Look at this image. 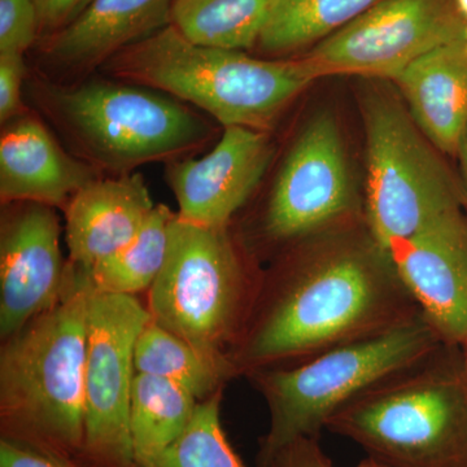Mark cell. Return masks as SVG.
Listing matches in <instances>:
<instances>
[{
  "mask_svg": "<svg viewBox=\"0 0 467 467\" xmlns=\"http://www.w3.org/2000/svg\"><path fill=\"white\" fill-rule=\"evenodd\" d=\"M175 217L167 205H156L133 241L88 270L95 291L133 296L149 291L167 260Z\"/></svg>",
  "mask_w": 467,
  "mask_h": 467,
  "instance_id": "obj_23",
  "label": "cell"
},
{
  "mask_svg": "<svg viewBox=\"0 0 467 467\" xmlns=\"http://www.w3.org/2000/svg\"><path fill=\"white\" fill-rule=\"evenodd\" d=\"M150 321L133 295L95 291L86 335L85 467H137L130 434V399L138 337Z\"/></svg>",
  "mask_w": 467,
  "mask_h": 467,
  "instance_id": "obj_10",
  "label": "cell"
},
{
  "mask_svg": "<svg viewBox=\"0 0 467 467\" xmlns=\"http://www.w3.org/2000/svg\"><path fill=\"white\" fill-rule=\"evenodd\" d=\"M95 287L69 261L57 306L0 349L2 435L39 442L78 459L85 441L86 335Z\"/></svg>",
  "mask_w": 467,
  "mask_h": 467,
  "instance_id": "obj_3",
  "label": "cell"
},
{
  "mask_svg": "<svg viewBox=\"0 0 467 467\" xmlns=\"http://www.w3.org/2000/svg\"><path fill=\"white\" fill-rule=\"evenodd\" d=\"M461 356H462L463 368H465L466 376H467V337L462 340V343L460 344Z\"/></svg>",
  "mask_w": 467,
  "mask_h": 467,
  "instance_id": "obj_31",
  "label": "cell"
},
{
  "mask_svg": "<svg viewBox=\"0 0 467 467\" xmlns=\"http://www.w3.org/2000/svg\"><path fill=\"white\" fill-rule=\"evenodd\" d=\"M273 156L270 131L226 126L208 155L168 162L165 181L178 202V217L205 227L232 226L263 182Z\"/></svg>",
  "mask_w": 467,
  "mask_h": 467,
  "instance_id": "obj_13",
  "label": "cell"
},
{
  "mask_svg": "<svg viewBox=\"0 0 467 467\" xmlns=\"http://www.w3.org/2000/svg\"><path fill=\"white\" fill-rule=\"evenodd\" d=\"M174 0H91L60 32L36 45V69L57 81L94 75L129 46L171 26Z\"/></svg>",
  "mask_w": 467,
  "mask_h": 467,
  "instance_id": "obj_15",
  "label": "cell"
},
{
  "mask_svg": "<svg viewBox=\"0 0 467 467\" xmlns=\"http://www.w3.org/2000/svg\"><path fill=\"white\" fill-rule=\"evenodd\" d=\"M26 100L72 155L106 177L193 158L218 134L212 117L167 92L98 72L64 82L34 67Z\"/></svg>",
  "mask_w": 467,
  "mask_h": 467,
  "instance_id": "obj_2",
  "label": "cell"
},
{
  "mask_svg": "<svg viewBox=\"0 0 467 467\" xmlns=\"http://www.w3.org/2000/svg\"><path fill=\"white\" fill-rule=\"evenodd\" d=\"M456 159L459 160L460 169L459 173L461 182L463 187V209L467 216V129L462 140H461L459 152H457Z\"/></svg>",
  "mask_w": 467,
  "mask_h": 467,
  "instance_id": "obj_30",
  "label": "cell"
},
{
  "mask_svg": "<svg viewBox=\"0 0 467 467\" xmlns=\"http://www.w3.org/2000/svg\"><path fill=\"white\" fill-rule=\"evenodd\" d=\"M223 389L199 401L182 435L146 467H247L221 423Z\"/></svg>",
  "mask_w": 467,
  "mask_h": 467,
  "instance_id": "obj_24",
  "label": "cell"
},
{
  "mask_svg": "<svg viewBox=\"0 0 467 467\" xmlns=\"http://www.w3.org/2000/svg\"><path fill=\"white\" fill-rule=\"evenodd\" d=\"M379 2L382 0H270L256 47L278 57L315 47Z\"/></svg>",
  "mask_w": 467,
  "mask_h": 467,
  "instance_id": "obj_20",
  "label": "cell"
},
{
  "mask_svg": "<svg viewBox=\"0 0 467 467\" xmlns=\"http://www.w3.org/2000/svg\"><path fill=\"white\" fill-rule=\"evenodd\" d=\"M263 467H335L318 439L303 438L276 451Z\"/></svg>",
  "mask_w": 467,
  "mask_h": 467,
  "instance_id": "obj_28",
  "label": "cell"
},
{
  "mask_svg": "<svg viewBox=\"0 0 467 467\" xmlns=\"http://www.w3.org/2000/svg\"><path fill=\"white\" fill-rule=\"evenodd\" d=\"M418 128L456 158L467 129V50L448 43L414 61L395 81Z\"/></svg>",
  "mask_w": 467,
  "mask_h": 467,
  "instance_id": "obj_18",
  "label": "cell"
},
{
  "mask_svg": "<svg viewBox=\"0 0 467 467\" xmlns=\"http://www.w3.org/2000/svg\"><path fill=\"white\" fill-rule=\"evenodd\" d=\"M420 313L389 254L358 221L278 254L229 358L236 376H248L386 333Z\"/></svg>",
  "mask_w": 467,
  "mask_h": 467,
  "instance_id": "obj_1",
  "label": "cell"
},
{
  "mask_svg": "<svg viewBox=\"0 0 467 467\" xmlns=\"http://www.w3.org/2000/svg\"><path fill=\"white\" fill-rule=\"evenodd\" d=\"M457 8L467 20V0H456Z\"/></svg>",
  "mask_w": 467,
  "mask_h": 467,
  "instance_id": "obj_33",
  "label": "cell"
},
{
  "mask_svg": "<svg viewBox=\"0 0 467 467\" xmlns=\"http://www.w3.org/2000/svg\"><path fill=\"white\" fill-rule=\"evenodd\" d=\"M199 400L180 384L135 374L130 399V434L135 466L150 465L181 435Z\"/></svg>",
  "mask_w": 467,
  "mask_h": 467,
  "instance_id": "obj_19",
  "label": "cell"
},
{
  "mask_svg": "<svg viewBox=\"0 0 467 467\" xmlns=\"http://www.w3.org/2000/svg\"><path fill=\"white\" fill-rule=\"evenodd\" d=\"M356 467H386L383 465H380V463L376 462V461L368 459L362 460L361 462L358 463Z\"/></svg>",
  "mask_w": 467,
  "mask_h": 467,
  "instance_id": "obj_32",
  "label": "cell"
},
{
  "mask_svg": "<svg viewBox=\"0 0 467 467\" xmlns=\"http://www.w3.org/2000/svg\"><path fill=\"white\" fill-rule=\"evenodd\" d=\"M90 2L91 0H34L41 23V38L60 32L69 26Z\"/></svg>",
  "mask_w": 467,
  "mask_h": 467,
  "instance_id": "obj_29",
  "label": "cell"
},
{
  "mask_svg": "<svg viewBox=\"0 0 467 467\" xmlns=\"http://www.w3.org/2000/svg\"><path fill=\"white\" fill-rule=\"evenodd\" d=\"M467 20L456 0H382L301 55L318 78L391 79L448 43L463 41Z\"/></svg>",
  "mask_w": 467,
  "mask_h": 467,
  "instance_id": "obj_11",
  "label": "cell"
},
{
  "mask_svg": "<svg viewBox=\"0 0 467 467\" xmlns=\"http://www.w3.org/2000/svg\"><path fill=\"white\" fill-rule=\"evenodd\" d=\"M155 207L142 174L88 183L64 208L70 263L90 270L116 254L133 241Z\"/></svg>",
  "mask_w": 467,
  "mask_h": 467,
  "instance_id": "obj_17",
  "label": "cell"
},
{
  "mask_svg": "<svg viewBox=\"0 0 467 467\" xmlns=\"http://www.w3.org/2000/svg\"><path fill=\"white\" fill-rule=\"evenodd\" d=\"M57 209L39 202L2 204L0 339L16 335L57 306L66 292L69 260L61 251Z\"/></svg>",
  "mask_w": 467,
  "mask_h": 467,
  "instance_id": "obj_12",
  "label": "cell"
},
{
  "mask_svg": "<svg viewBox=\"0 0 467 467\" xmlns=\"http://www.w3.org/2000/svg\"><path fill=\"white\" fill-rule=\"evenodd\" d=\"M195 107L218 124L270 131L292 101L317 81L303 57L259 58L193 45L168 26L129 46L98 70Z\"/></svg>",
  "mask_w": 467,
  "mask_h": 467,
  "instance_id": "obj_4",
  "label": "cell"
},
{
  "mask_svg": "<svg viewBox=\"0 0 467 467\" xmlns=\"http://www.w3.org/2000/svg\"><path fill=\"white\" fill-rule=\"evenodd\" d=\"M326 430L386 467H467V376L460 347L441 344L362 393Z\"/></svg>",
  "mask_w": 467,
  "mask_h": 467,
  "instance_id": "obj_5",
  "label": "cell"
},
{
  "mask_svg": "<svg viewBox=\"0 0 467 467\" xmlns=\"http://www.w3.org/2000/svg\"><path fill=\"white\" fill-rule=\"evenodd\" d=\"M101 175L76 158L38 113H26L2 125L0 201L39 202L55 209Z\"/></svg>",
  "mask_w": 467,
  "mask_h": 467,
  "instance_id": "obj_16",
  "label": "cell"
},
{
  "mask_svg": "<svg viewBox=\"0 0 467 467\" xmlns=\"http://www.w3.org/2000/svg\"><path fill=\"white\" fill-rule=\"evenodd\" d=\"M364 221L339 126L316 115L292 140L252 223V241L282 252L297 243Z\"/></svg>",
  "mask_w": 467,
  "mask_h": 467,
  "instance_id": "obj_9",
  "label": "cell"
},
{
  "mask_svg": "<svg viewBox=\"0 0 467 467\" xmlns=\"http://www.w3.org/2000/svg\"><path fill=\"white\" fill-rule=\"evenodd\" d=\"M261 276L232 226L195 225L177 214L167 260L149 290L150 321L205 355L230 359Z\"/></svg>",
  "mask_w": 467,
  "mask_h": 467,
  "instance_id": "obj_7",
  "label": "cell"
},
{
  "mask_svg": "<svg viewBox=\"0 0 467 467\" xmlns=\"http://www.w3.org/2000/svg\"><path fill=\"white\" fill-rule=\"evenodd\" d=\"M270 0H174L171 26L196 46L247 51L256 47Z\"/></svg>",
  "mask_w": 467,
  "mask_h": 467,
  "instance_id": "obj_22",
  "label": "cell"
},
{
  "mask_svg": "<svg viewBox=\"0 0 467 467\" xmlns=\"http://www.w3.org/2000/svg\"><path fill=\"white\" fill-rule=\"evenodd\" d=\"M422 313L392 330L334 347L296 364L252 371L270 425L260 441L259 467L303 438H319L328 420L383 380L413 367L441 346Z\"/></svg>",
  "mask_w": 467,
  "mask_h": 467,
  "instance_id": "obj_6",
  "label": "cell"
},
{
  "mask_svg": "<svg viewBox=\"0 0 467 467\" xmlns=\"http://www.w3.org/2000/svg\"><path fill=\"white\" fill-rule=\"evenodd\" d=\"M137 374L162 378L184 387L204 401L236 377L230 359L214 358L150 321L135 344Z\"/></svg>",
  "mask_w": 467,
  "mask_h": 467,
  "instance_id": "obj_21",
  "label": "cell"
},
{
  "mask_svg": "<svg viewBox=\"0 0 467 467\" xmlns=\"http://www.w3.org/2000/svg\"><path fill=\"white\" fill-rule=\"evenodd\" d=\"M396 273L442 343L467 337V216L441 214L387 248Z\"/></svg>",
  "mask_w": 467,
  "mask_h": 467,
  "instance_id": "obj_14",
  "label": "cell"
},
{
  "mask_svg": "<svg viewBox=\"0 0 467 467\" xmlns=\"http://www.w3.org/2000/svg\"><path fill=\"white\" fill-rule=\"evenodd\" d=\"M463 43H465V47L467 50V23H466V27H465V34H463Z\"/></svg>",
  "mask_w": 467,
  "mask_h": 467,
  "instance_id": "obj_34",
  "label": "cell"
},
{
  "mask_svg": "<svg viewBox=\"0 0 467 467\" xmlns=\"http://www.w3.org/2000/svg\"><path fill=\"white\" fill-rule=\"evenodd\" d=\"M0 467H85L76 457L47 445L2 435Z\"/></svg>",
  "mask_w": 467,
  "mask_h": 467,
  "instance_id": "obj_26",
  "label": "cell"
},
{
  "mask_svg": "<svg viewBox=\"0 0 467 467\" xmlns=\"http://www.w3.org/2000/svg\"><path fill=\"white\" fill-rule=\"evenodd\" d=\"M41 38L34 0H0V57L23 55Z\"/></svg>",
  "mask_w": 467,
  "mask_h": 467,
  "instance_id": "obj_25",
  "label": "cell"
},
{
  "mask_svg": "<svg viewBox=\"0 0 467 467\" xmlns=\"http://www.w3.org/2000/svg\"><path fill=\"white\" fill-rule=\"evenodd\" d=\"M29 67L23 55L0 57V124L26 113V82Z\"/></svg>",
  "mask_w": 467,
  "mask_h": 467,
  "instance_id": "obj_27",
  "label": "cell"
},
{
  "mask_svg": "<svg viewBox=\"0 0 467 467\" xmlns=\"http://www.w3.org/2000/svg\"><path fill=\"white\" fill-rule=\"evenodd\" d=\"M367 140L364 220L374 241L389 244L432 220L463 209L460 173L427 140L398 95L371 88L362 98Z\"/></svg>",
  "mask_w": 467,
  "mask_h": 467,
  "instance_id": "obj_8",
  "label": "cell"
}]
</instances>
